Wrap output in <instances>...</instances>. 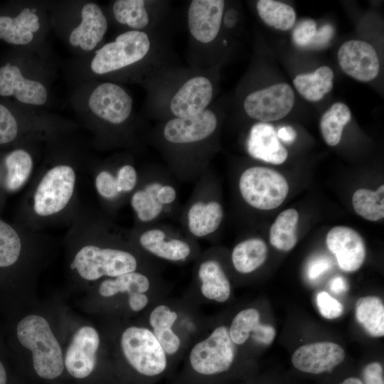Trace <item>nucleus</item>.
<instances>
[{"instance_id":"obj_3","label":"nucleus","mask_w":384,"mask_h":384,"mask_svg":"<svg viewBox=\"0 0 384 384\" xmlns=\"http://www.w3.org/2000/svg\"><path fill=\"white\" fill-rule=\"evenodd\" d=\"M70 267L76 270L82 279L95 281L102 277L113 278L134 272L137 260L123 250L87 245L76 253Z\"/></svg>"},{"instance_id":"obj_13","label":"nucleus","mask_w":384,"mask_h":384,"mask_svg":"<svg viewBox=\"0 0 384 384\" xmlns=\"http://www.w3.org/2000/svg\"><path fill=\"white\" fill-rule=\"evenodd\" d=\"M329 250L336 256L341 269L346 272L358 270L366 258V246L361 235L346 226H335L326 235Z\"/></svg>"},{"instance_id":"obj_10","label":"nucleus","mask_w":384,"mask_h":384,"mask_svg":"<svg viewBox=\"0 0 384 384\" xmlns=\"http://www.w3.org/2000/svg\"><path fill=\"white\" fill-rule=\"evenodd\" d=\"M100 346L97 330L91 326H82L74 334L67 349L64 365L74 378H85L93 371L96 353Z\"/></svg>"},{"instance_id":"obj_15","label":"nucleus","mask_w":384,"mask_h":384,"mask_svg":"<svg viewBox=\"0 0 384 384\" xmlns=\"http://www.w3.org/2000/svg\"><path fill=\"white\" fill-rule=\"evenodd\" d=\"M224 9L223 0H193L188 12L191 35L202 43H209L217 36Z\"/></svg>"},{"instance_id":"obj_21","label":"nucleus","mask_w":384,"mask_h":384,"mask_svg":"<svg viewBox=\"0 0 384 384\" xmlns=\"http://www.w3.org/2000/svg\"><path fill=\"white\" fill-rule=\"evenodd\" d=\"M178 319V312L166 304L156 305L149 315V329L168 356L176 355L182 347L183 341L175 329Z\"/></svg>"},{"instance_id":"obj_24","label":"nucleus","mask_w":384,"mask_h":384,"mask_svg":"<svg viewBox=\"0 0 384 384\" xmlns=\"http://www.w3.org/2000/svg\"><path fill=\"white\" fill-rule=\"evenodd\" d=\"M40 28L38 16L28 8L23 9L15 18L0 16V39L15 45L29 43L33 33Z\"/></svg>"},{"instance_id":"obj_39","label":"nucleus","mask_w":384,"mask_h":384,"mask_svg":"<svg viewBox=\"0 0 384 384\" xmlns=\"http://www.w3.org/2000/svg\"><path fill=\"white\" fill-rule=\"evenodd\" d=\"M18 124L11 112L0 104V144L13 141L18 134Z\"/></svg>"},{"instance_id":"obj_35","label":"nucleus","mask_w":384,"mask_h":384,"mask_svg":"<svg viewBox=\"0 0 384 384\" xmlns=\"http://www.w3.org/2000/svg\"><path fill=\"white\" fill-rule=\"evenodd\" d=\"M115 19L135 29H141L149 23V16L143 0H118L114 3Z\"/></svg>"},{"instance_id":"obj_9","label":"nucleus","mask_w":384,"mask_h":384,"mask_svg":"<svg viewBox=\"0 0 384 384\" xmlns=\"http://www.w3.org/2000/svg\"><path fill=\"white\" fill-rule=\"evenodd\" d=\"M338 61L345 73L361 82L375 79L379 73L377 53L366 41L351 40L345 42L338 50Z\"/></svg>"},{"instance_id":"obj_33","label":"nucleus","mask_w":384,"mask_h":384,"mask_svg":"<svg viewBox=\"0 0 384 384\" xmlns=\"http://www.w3.org/2000/svg\"><path fill=\"white\" fill-rule=\"evenodd\" d=\"M352 204L356 213L370 221H378L384 217V186L376 191L360 188L352 197Z\"/></svg>"},{"instance_id":"obj_47","label":"nucleus","mask_w":384,"mask_h":384,"mask_svg":"<svg viewBox=\"0 0 384 384\" xmlns=\"http://www.w3.org/2000/svg\"><path fill=\"white\" fill-rule=\"evenodd\" d=\"M277 137L284 142L290 144L297 139V132L291 126H284L280 127L277 132Z\"/></svg>"},{"instance_id":"obj_8","label":"nucleus","mask_w":384,"mask_h":384,"mask_svg":"<svg viewBox=\"0 0 384 384\" xmlns=\"http://www.w3.org/2000/svg\"><path fill=\"white\" fill-rule=\"evenodd\" d=\"M294 104L292 88L282 82L249 94L243 106L249 117L267 123L284 118L290 112Z\"/></svg>"},{"instance_id":"obj_12","label":"nucleus","mask_w":384,"mask_h":384,"mask_svg":"<svg viewBox=\"0 0 384 384\" xmlns=\"http://www.w3.org/2000/svg\"><path fill=\"white\" fill-rule=\"evenodd\" d=\"M345 356L343 348L337 343L316 342L298 348L292 356V363L299 371L320 374L331 372L343 361Z\"/></svg>"},{"instance_id":"obj_50","label":"nucleus","mask_w":384,"mask_h":384,"mask_svg":"<svg viewBox=\"0 0 384 384\" xmlns=\"http://www.w3.org/2000/svg\"><path fill=\"white\" fill-rule=\"evenodd\" d=\"M6 380L7 376L6 370L2 363L0 361V384H6Z\"/></svg>"},{"instance_id":"obj_42","label":"nucleus","mask_w":384,"mask_h":384,"mask_svg":"<svg viewBox=\"0 0 384 384\" xmlns=\"http://www.w3.org/2000/svg\"><path fill=\"white\" fill-rule=\"evenodd\" d=\"M115 176L119 194L132 191L137 185V173L131 165L127 164L120 167Z\"/></svg>"},{"instance_id":"obj_36","label":"nucleus","mask_w":384,"mask_h":384,"mask_svg":"<svg viewBox=\"0 0 384 384\" xmlns=\"http://www.w3.org/2000/svg\"><path fill=\"white\" fill-rule=\"evenodd\" d=\"M21 241L18 233L0 219V267H9L18 259Z\"/></svg>"},{"instance_id":"obj_28","label":"nucleus","mask_w":384,"mask_h":384,"mask_svg":"<svg viewBox=\"0 0 384 384\" xmlns=\"http://www.w3.org/2000/svg\"><path fill=\"white\" fill-rule=\"evenodd\" d=\"M151 287V282L146 275L134 271L104 279L100 284L99 293L103 297H111L119 294H127L129 297L137 293H148Z\"/></svg>"},{"instance_id":"obj_38","label":"nucleus","mask_w":384,"mask_h":384,"mask_svg":"<svg viewBox=\"0 0 384 384\" xmlns=\"http://www.w3.org/2000/svg\"><path fill=\"white\" fill-rule=\"evenodd\" d=\"M95 186L98 194L105 199L112 200L119 195L116 176L108 171H101L97 174Z\"/></svg>"},{"instance_id":"obj_14","label":"nucleus","mask_w":384,"mask_h":384,"mask_svg":"<svg viewBox=\"0 0 384 384\" xmlns=\"http://www.w3.org/2000/svg\"><path fill=\"white\" fill-rule=\"evenodd\" d=\"M216 126L215 114L210 110H204L193 116L169 120L164 127V136L171 143H193L209 137Z\"/></svg>"},{"instance_id":"obj_31","label":"nucleus","mask_w":384,"mask_h":384,"mask_svg":"<svg viewBox=\"0 0 384 384\" xmlns=\"http://www.w3.org/2000/svg\"><path fill=\"white\" fill-rule=\"evenodd\" d=\"M351 119L349 107L342 102L334 103L323 114L320 121V130L328 145L334 146L339 143L343 128Z\"/></svg>"},{"instance_id":"obj_1","label":"nucleus","mask_w":384,"mask_h":384,"mask_svg":"<svg viewBox=\"0 0 384 384\" xmlns=\"http://www.w3.org/2000/svg\"><path fill=\"white\" fill-rule=\"evenodd\" d=\"M17 338L32 352L33 368L42 378H56L63 371L64 359L60 346L47 320L38 315H28L17 325Z\"/></svg>"},{"instance_id":"obj_19","label":"nucleus","mask_w":384,"mask_h":384,"mask_svg":"<svg viewBox=\"0 0 384 384\" xmlns=\"http://www.w3.org/2000/svg\"><path fill=\"white\" fill-rule=\"evenodd\" d=\"M228 329L235 345H242L250 338L257 343L269 345L276 334L272 326L260 322V314L255 308H247L238 312Z\"/></svg>"},{"instance_id":"obj_27","label":"nucleus","mask_w":384,"mask_h":384,"mask_svg":"<svg viewBox=\"0 0 384 384\" xmlns=\"http://www.w3.org/2000/svg\"><path fill=\"white\" fill-rule=\"evenodd\" d=\"M334 72L324 65L314 73L299 74L293 80L299 93L306 100L317 102L329 92L333 87Z\"/></svg>"},{"instance_id":"obj_41","label":"nucleus","mask_w":384,"mask_h":384,"mask_svg":"<svg viewBox=\"0 0 384 384\" xmlns=\"http://www.w3.org/2000/svg\"><path fill=\"white\" fill-rule=\"evenodd\" d=\"M316 24L312 19L299 22L292 33L294 43L299 47L306 48L316 31Z\"/></svg>"},{"instance_id":"obj_48","label":"nucleus","mask_w":384,"mask_h":384,"mask_svg":"<svg viewBox=\"0 0 384 384\" xmlns=\"http://www.w3.org/2000/svg\"><path fill=\"white\" fill-rule=\"evenodd\" d=\"M330 289L336 294L346 292L348 289L345 279L340 276L334 277L329 283Z\"/></svg>"},{"instance_id":"obj_23","label":"nucleus","mask_w":384,"mask_h":384,"mask_svg":"<svg viewBox=\"0 0 384 384\" xmlns=\"http://www.w3.org/2000/svg\"><path fill=\"white\" fill-rule=\"evenodd\" d=\"M139 242L148 252L169 261L184 260L191 252V246L187 242L177 238L166 240L165 233L157 228L142 233Z\"/></svg>"},{"instance_id":"obj_37","label":"nucleus","mask_w":384,"mask_h":384,"mask_svg":"<svg viewBox=\"0 0 384 384\" xmlns=\"http://www.w3.org/2000/svg\"><path fill=\"white\" fill-rule=\"evenodd\" d=\"M131 206L139 220L149 222L154 220L163 208L157 200V193L145 189L134 192L131 198Z\"/></svg>"},{"instance_id":"obj_45","label":"nucleus","mask_w":384,"mask_h":384,"mask_svg":"<svg viewBox=\"0 0 384 384\" xmlns=\"http://www.w3.org/2000/svg\"><path fill=\"white\" fill-rule=\"evenodd\" d=\"M364 384H384L383 370L378 362L368 363L363 370Z\"/></svg>"},{"instance_id":"obj_6","label":"nucleus","mask_w":384,"mask_h":384,"mask_svg":"<svg viewBox=\"0 0 384 384\" xmlns=\"http://www.w3.org/2000/svg\"><path fill=\"white\" fill-rule=\"evenodd\" d=\"M76 173L67 164L50 169L38 182L33 196V210L40 217L62 211L70 203L75 187Z\"/></svg>"},{"instance_id":"obj_51","label":"nucleus","mask_w":384,"mask_h":384,"mask_svg":"<svg viewBox=\"0 0 384 384\" xmlns=\"http://www.w3.org/2000/svg\"><path fill=\"white\" fill-rule=\"evenodd\" d=\"M339 384H363L362 380L358 378L350 377L345 379L342 383Z\"/></svg>"},{"instance_id":"obj_46","label":"nucleus","mask_w":384,"mask_h":384,"mask_svg":"<svg viewBox=\"0 0 384 384\" xmlns=\"http://www.w3.org/2000/svg\"><path fill=\"white\" fill-rule=\"evenodd\" d=\"M176 197V190L169 185L162 186L157 193V200L161 205L172 203Z\"/></svg>"},{"instance_id":"obj_18","label":"nucleus","mask_w":384,"mask_h":384,"mask_svg":"<svg viewBox=\"0 0 384 384\" xmlns=\"http://www.w3.org/2000/svg\"><path fill=\"white\" fill-rule=\"evenodd\" d=\"M247 149L253 158L277 165L284 163L288 156L274 127L268 123L259 122L252 127Z\"/></svg>"},{"instance_id":"obj_20","label":"nucleus","mask_w":384,"mask_h":384,"mask_svg":"<svg viewBox=\"0 0 384 384\" xmlns=\"http://www.w3.org/2000/svg\"><path fill=\"white\" fill-rule=\"evenodd\" d=\"M81 16V23L73 30L69 41L72 46L88 51L95 48L102 39L107 22L101 9L94 3L85 4Z\"/></svg>"},{"instance_id":"obj_17","label":"nucleus","mask_w":384,"mask_h":384,"mask_svg":"<svg viewBox=\"0 0 384 384\" xmlns=\"http://www.w3.org/2000/svg\"><path fill=\"white\" fill-rule=\"evenodd\" d=\"M0 95H14L21 102L33 105H42L48 98L43 84L25 78L16 65L10 64L0 68Z\"/></svg>"},{"instance_id":"obj_4","label":"nucleus","mask_w":384,"mask_h":384,"mask_svg":"<svg viewBox=\"0 0 384 384\" xmlns=\"http://www.w3.org/2000/svg\"><path fill=\"white\" fill-rule=\"evenodd\" d=\"M236 353L227 326L215 327L191 347L188 361L191 368L201 375H214L232 366Z\"/></svg>"},{"instance_id":"obj_5","label":"nucleus","mask_w":384,"mask_h":384,"mask_svg":"<svg viewBox=\"0 0 384 384\" xmlns=\"http://www.w3.org/2000/svg\"><path fill=\"white\" fill-rule=\"evenodd\" d=\"M287 179L275 170L262 166L247 169L239 179L240 193L245 201L259 210L279 207L289 193Z\"/></svg>"},{"instance_id":"obj_11","label":"nucleus","mask_w":384,"mask_h":384,"mask_svg":"<svg viewBox=\"0 0 384 384\" xmlns=\"http://www.w3.org/2000/svg\"><path fill=\"white\" fill-rule=\"evenodd\" d=\"M88 105L92 113L112 124L124 122L132 109V99L119 85L105 82L92 92Z\"/></svg>"},{"instance_id":"obj_43","label":"nucleus","mask_w":384,"mask_h":384,"mask_svg":"<svg viewBox=\"0 0 384 384\" xmlns=\"http://www.w3.org/2000/svg\"><path fill=\"white\" fill-rule=\"evenodd\" d=\"M331 267V260L328 257L319 255L309 262L306 268V275L310 280H316L328 272Z\"/></svg>"},{"instance_id":"obj_49","label":"nucleus","mask_w":384,"mask_h":384,"mask_svg":"<svg viewBox=\"0 0 384 384\" xmlns=\"http://www.w3.org/2000/svg\"><path fill=\"white\" fill-rule=\"evenodd\" d=\"M238 11L233 9L228 10L224 16V23L228 28L233 27L238 21Z\"/></svg>"},{"instance_id":"obj_26","label":"nucleus","mask_w":384,"mask_h":384,"mask_svg":"<svg viewBox=\"0 0 384 384\" xmlns=\"http://www.w3.org/2000/svg\"><path fill=\"white\" fill-rule=\"evenodd\" d=\"M267 246L260 238H249L236 245L231 258L233 267L240 273L248 274L259 268L267 257Z\"/></svg>"},{"instance_id":"obj_30","label":"nucleus","mask_w":384,"mask_h":384,"mask_svg":"<svg viewBox=\"0 0 384 384\" xmlns=\"http://www.w3.org/2000/svg\"><path fill=\"white\" fill-rule=\"evenodd\" d=\"M298 220L299 213L295 209L289 208L281 212L270 228L271 245L282 251L291 250L297 242Z\"/></svg>"},{"instance_id":"obj_44","label":"nucleus","mask_w":384,"mask_h":384,"mask_svg":"<svg viewBox=\"0 0 384 384\" xmlns=\"http://www.w3.org/2000/svg\"><path fill=\"white\" fill-rule=\"evenodd\" d=\"M334 34V28L330 24H325L316 30L313 38L306 48L319 50L326 48Z\"/></svg>"},{"instance_id":"obj_22","label":"nucleus","mask_w":384,"mask_h":384,"mask_svg":"<svg viewBox=\"0 0 384 384\" xmlns=\"http://www.w3.org/2000/svg\"><path fill=\"white\" fill-rule=\"evenodd\" d=\"M201 295L208 301L227 302L231 294L230 281L220 264L215 260L203 261L198 268Z\"/></svg>"},{"instance_id":"obj_29","label":"nucleus","mask_w":384,"mask_h":384,"mask_svg":"<svg viewBox=\"0 0 384 384\" xmlns=\"http://www.w3.org/2000/svg\"><path fill=\"white\" fill-rule=\"evenodd\" d=\"M356 316L365 331L373 337L384 335V305L375 296H367L358 299Z\"/></svg>"},{"instance_id":"obj_25","label":"nucleus","mask_w":384,"mask_h":384,"mask_svg":"<svg viewBox=\"0 0 384 384\" xmlns=\"http://www.w3.org/2000/svg\"><path fill=\"white\" fill-rule=\"evenodd\" d=\"M189 231L196 237H205L215 232L223 218L222 206L216 201L196 202L188 211Z\"/></svg>"},{"instance_id":"obj_32","label":"nucleus","mask_w":384,"mask_h":384,"mask_svg":"<svg viewBox=\"0 0 384 384\" xmlns=\"http://www.w3.org/2000/svg\"><path fill=\"white\" fill-rule=\"evenodd\" d=\"M5 166V186L9 191H15L23 186L31 176L33 159L26 151L16 149L6 156Z\"/></svg>"},{"instance_id":"obj_16","label":"nucleus","mask_w":384,"mask_h":384,"mask_svg":"<svg viewBox=\"0 0 384 384\" xmlns=\"http://www.w3.org/2000/svg\"><path fill=\"white\" fill-rule=\"evenodd\" d=\"M213 96V86L210 80L202 76L194 77L186 81L173 97L170 108L178 117L193 116L204 110Z\"/></svg>"},{"instance_id":"obj_2","label":"nucleus","mask_w":384,"mask_h":384,"mask_svg":"<svg viewBox=\"0 0 384 384\" xmlns=\"http://www.w3.org/2000/svg\"><path fill=\"white\" fill-rule=\"evenodd\" d=\"M120 347L127 361L141 375L156 376L167 368L168 356L148 327L127 328L121 335Z\"/></svg>"},{"instance_id":"obj_7","label":"nucleus","mask_w":384,"mask_h":384,"mask_svg":"<svg viewBox=\"0 0 384 384\" xmlns=\"http://www.w3.org/2000/svg\"><path fill=\"white\" fill-rule=\"evenodd\" d=\"M149 48L150 41L145 33L127 31L96 51L91 69L99 75L121 69L142 60Z\"/></svg>"},{"instance_id":"obj_40","label":"nucleus","mask_w":384,"mask_h":384,"mask_svg":"<svg viewBox=\"0 0 384 384\" xmlns=\"http://www.w3.org/2000/svg\"><path fill=\"white\" fill-rule=\"evenodd\" d=\"M316 302L320 314L326 319H336L343 313L341 303L326 292L322 291L317 294Z\"/></svg>"},{"instance_id":"obj_34","label":"nucleus","mask_w":384,"mask_h":384,"mask_svg":"<svg viewBox=\"0 0 384 384\" xmlns=\"http://www.w3.org/2000/svg\"><path fill=\"white\" fill-rule=\"evenodd\" d=\"M260 17L268 26L287 31L291 28L296 20V13L289 5L274 0H260L257 3Z\"/></svg>"}]
</instances>
